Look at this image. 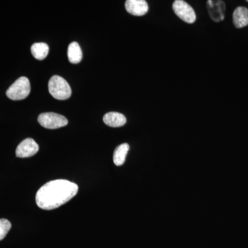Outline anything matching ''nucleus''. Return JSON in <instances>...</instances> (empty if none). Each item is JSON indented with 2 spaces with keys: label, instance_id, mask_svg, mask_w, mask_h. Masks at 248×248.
I'll return each mask as SVG.
<instances>
[{
  "label": "nucleus",
  "instance_id": "obj_3",
  "mask_svg": "<svg viewBox=\"0 0 248 248\" xmlns=\"http://www.w3.org/2000/svg\"><path fill=\"white\" fill-rule=\"evenodd\" d=\"M30 92V81L26 77H21L10 86L6 95L12 100H22L29 96Z\"/></svg>",
  "mask_w": 248,
  "mask_h": 248
},
{
  "label": "nucleus",
  "instance_id": "obj_13",
  "mask_svg": "<svg viewBox=\"0 0 248 248\" xmlns=\"http://www.w3.org/2000/svg\"><path fill=\"white\" fill-rule=\"evenodd\" d=\"M31 53L37 60H45L49 53L48 45L44 42L33 44L31 46Z\"/></svg>",
  "mask_w": 248,
  "mask_h": 248
},
{
  "label": "nucleus",
  "instance_id": "obj_9",
  "mask_svg": "<svg viewBox=\"0 0 248 248\" xmlns=\"http://www.w3.org/2000/svg\"><path fill=\"white\" fill-rule=\"evenodd\" d=\"M103 120L105 124L112 128L123 126L127 122L123 114L116 112H108L104 116Z\"/></svg>",
  "mask_w": 248,
  "mask_h": 248
},
{
  "label": "nucleus",
  "instance_id": "obj_4",
  "mask_svg": "<svg viewBox=\"0 0 248 248\" xmlns=\"http://www.w3.org/2000/svg\"><path fill=\"white\" fill-rule=\"evenodd\" d=\"M39 123L44 128L48 129H58L66 126L68 120L64 116L55 112H45L40 114L38 117Z\"/></svg>",
  "mask_w": 248,
  "mask_h": 248
},
{
  "label": "nucleus",
  "instance_id": "obj_1",
  "mask_svg": "<svg viewBox=\"0 0 248 248\" xmlns=\"http://www.w3.org/2000/svg\"><path fill=\"white\" fill-rule=\"evenodd\" d=\"M78 186L65 179L49 182L36 194V203L41 209L51 210L69 202L78 194Z\"/></svg>",
  "mask_w": 248,
  "mask_h": 248
},
{
  "label": "nucleus",
  "instance_id": "obj_11",
  "mask_svg": "<svg viewBox=\"0 0 248 248\" xmlns=\"http://www.w3.org/2000/svg\"><path fill=\"white\" fill-rule=\"evenodd\" d=\"M83 54L81 47L78 42H72L68 46V58L72 63H78L82 60Z\"/></svg>",
  "mask_w": 248,
  "mask_h": 248
},
{
  "label": "nucleus",
  "instance_id": "obj_8",
  "mask_svg": "<svg viewBox=\"0 0 248 248\" xmlns=\"http://www.w3.org/2000/svg\"><path fill=\"white\" fill-rule=\"evenodd\" d=\"M125 9L129 14L135 16H142L148 13L149 7L145 0H127Z\"/></svg>",
  "mask_w": 248,
  "mask_h": 248
},
{
  "label": "nucleus",
  "instance_id": "obj_7",
  "mask_svg": "<svg viewBox=\"0 0 248 248\" xmlns=\"http://www.w3.org/2000/svg\"><path fill=\"white\" fill-rule=\"evenodd\" d=\"M39 151V146L35 140L27 138L18 145L16 156L19 158H27L35 155Z\"/></svg>",
  "mask_w": 248,
  "mask_h": 248
},
{
  "label": "nucleus",
  "instance_id": "obj_12",
  "mask_svg": "<svg viewBox=\"0 0 248 248\" xmlns=\"http://www.w3.org/2000/svg\"><path fill=\"white\" fill-rule=\"evenodd\" d=\"M130 149L128 143H122L115 150L113 155V161L116 166H120L124 164L126 155Z\"/></svg>",
  "mask_w": 248,
  "mask_h": 248
},
{
  "label": "nucleus",
  "instance_id": "obj_2",
  "mask_svg": "<svg viewBox=\"0 0 248 248\" xmlns=\"http://www.w3.org/2000/svg\"><path fill=\"white\" fill-rule=\"evenodd\" d=\"M48 91L55 99L66 100L71 96V86L62 77L54 76L48 82Z\"/></svg>",
  "mask_w": 248,
  "mask_h": 248
},
{
  "label": "nucleus",
  "instance_id": "obj_15",
  "mask_svg": "<svg viewBox=\"0 0 248 248\" xmlns=\"http://www.w3.org/2000/svg\"></svg>",
  "mask_w": 248,
  "mask_h": 248
},
{
  "label": "nucleus",
  "instance_id": "obj_10",
  "mask_svg": "<svg viewBox=\"0 0 248 248\" xmlns=\"http://www.w3.org/2000/svg\"><path fill=\"white\" fill-rule=\"evenodd\" d=\"M233 23L235 27L241 29L248 25V9L239 6L233 13Z\"/></svg>",
  "mask_w": 248,
  "mask_h": 248
},
{
  "label": "nucleus",
  "instance_id": "obj_5",
  "mask_svg": "<svg viewBox=\"0 0 248 248\" xmlns=\"http://www.w3.org/2000/svg\"><path fill=\"white\" fill-rule=\"evenodd\" d=\"M172 9L178 17L187 24H193L196 21V14L193 8L183 0H176L172 4Z\"/></svg>",
  "mask_w": 248,
  "mask_h": 248
},
{
  "label": "nucleus",
  "instance_id": "obj_14",
  "mask_svg": "<svg viewBox=\"0 0 248 248\" xmlns=\"http://www.w3.org/2000/svg\"><path fill=\"white\" fill-rule=\"evenodd\" d=\"M11 228V223L6 218H0V241L4 239Z\"/></svg>",
  "mask_w": 248,
  "mask_h": 248
},
{
  "label": "nucleus",
  "instance_id": "obj_6",
  "mask_svg": "<svg viewBox=\"0 0 248 248\" xmlns=\"http://www.w3.org/2000/svg\"><path fill=\"white\" fill-rule=\"evenodd\" d=\"M207 7L209 16L214 22H219L224 19L226 9L224 1L220 0H208L207 1Z\"/></svg>",
  "mask_w": 248,
  "mask_h": 248
}]
</instances>
